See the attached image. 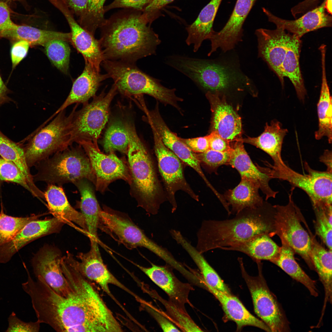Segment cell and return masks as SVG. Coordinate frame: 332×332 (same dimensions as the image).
I'll list each match as a JSON object with an SVG mask.
<instances>
[{
    "label": "cell",
    "mask_w": 332,
    "mask_h": 332,
    "mask_svg": "<svg viewBox=\"0 0 332 332\" xmlns=\"http://www.w3.org/2000/svg\"><path fill=\"white\" fill-rule=\"evenodd\" d=\"M170 65L208 91L219 92L239 84L251 85L250 79L239 69L215 60L174 55Z\"/></svg>",
    "instance_id": "5b68a950"
},
{
    "label": "cell",
    "mask_w": 332,
    "mask_h": 332,
    "mask_svg": "<svg viewBox=\"0 0 332 332\" xmlns=\"http://www.w3.org/2000/svg\"><path fill=\"white\" fill-rule=\"evenodd\" d=\"M282 246L278 256L272 263L275 264L292 278L304 285L311 295H318L315 281L312 280L301 268L294 257V252L286 240L279 237Z\"/></svg>",
    "instance_id": "74e56055"
},
{
    "label": "cell",
    "mask_w": 332,
    "mask_h": 332,
    "mask_svg": "<svg viewBox=\"0 0 332 332\" xmlns=\"http://www.w3.org/2000/svg\"><path fill=\"white\" fill-rule=\"evenodd\" d=\"M267 234H259L239 244L220 249L242 252L255 261L266 260L272 262L279 255L280 247Z\"/></svg>",
    "instance_id": "e575fe53"
},
{
    "label": "cell",
    "mask_w": 332,
    "mask_h": 332,
    "mask_svg": "<svg viewBox=\"0 0 332 332\" xmlns=\"http://www.w3.org/2000/svg\"><path fill=\"white\" fill-rule=\"evenodd\" d=\"M0 1H3V2H5V0H0Z\"/></svg>",
    "instance_id": "e7e4bbea"
},
{
    "label": "cell",
    "mask_w": 332,
    "mask_h": 332,
    "mask_svg": "<svg viewBox=\"0 0 332 332\" xmlns=\"http://www.w3.org/2000/svg\"><path fill=\"white\" fill-rule=\"evenodd\" d=\"M101 65L109 78L112 79L117 91L127 96L144 94L152 96L160 101L176 107L180 98L175 89L163 86L157 79L141 70L135 63L105 60Z\"/></svg>",
    "instance_id": "52a82bcc"
},
{
    "label": "cell",
    "mask_w": 332,
    "mask_h": 332,
    "mask_svg": "<svg viewBox=\"0 0 332 332\" xmlns=\"http://www.w3.org/2000/svg\"><path fill=\"white\" fill-rule=\"evenodd\" d=\"M255 33L257 38L259 57L263 59L276 74L283 86L284 78L281 65L292 34L277 27L273 30L259 29Z\"/></svg>",
    "instance_id": "e0dca14e"
},
{
    "label": "cell",
    "mask_w": 332,
    "mask_h": 332,
    "mask_svg": "<svg viewBox=\"0 0 332 332\" xmlns=\"http://www.w3.org/2000/svg\"><path fill=\"white\" fill-rule=\"evenodd\" d=\"M153 298L160 302L165 308L163 313L167 318L181 331L201 332L203 331L195 323L188 313H185L169 300L162 298L154 290H146Z\"/></svg>",
    "instance_id": "ab89813d"
},
{
    "label": "cell",
    "mask_w": 332,
    "mask_h": 332,
    "mask_svg": "<svg viewBox=\"0 0 332 332\" xmlns=\"http://www.w3.org/2000/svg\"><path fill=\"white\" fill-rule=\"evenodd\" d=\"M151 128L159 170L169 196L168 200L172 205V212L173 213L177 207L175 199L177 191H184L197 201H199V197L186 181L180 159L164 144L154 128L152 126Z\"/></svg>",
    "instance_id": "5bb4252c"
},
{
    "label": "cell",
    "mask_w": 332,
    "mask_h": 332,
    "mask_svg": "<svg viewBox=\"0 0 332 332\" xmlns=\"http://www.w3.org/2000/svg\"><path fill=\"white\" fill-rule=\"evenodd\" d=\"M153 0H114L110 4L104 6L105 12L118 8H130L143 12Z\"/></svg>",
    "instance_id": "f907efd6"
},
{
    "label": "cell",
    "mask_w": 332,
    "mask_h": 332,
    "mask_svg": "<svg viewBox=\"0 0 332 332\" xmlns=\"http://www.w3.org/2000/svg\"><path fill=\"white\" fill-rule=\"evenodd\" d=\"M71 146L37 164V172L33 176L34 182L61 186L85 179L95 185V176L83 148L79 144Z\"/></svg>",
    "instance_id": "8992f818"
},
{
    "label": "cell",
    "mask_w": 332,
    "mask_h": 332,
    "mask_svg": "<svg viewBox=\"0 0 332 332\" xmlns=\"http://www.w3.org/2000/svg\"><path fill=\"white\" fill-rule=\"evenodd\" d=\"M311 241V259L322 283L325 297L322 311H325L327 302H332V250L326 249L310 234Z\"/></svg>",
    "instance_id": "836d02e7"
},
{
    "label": "cell",
    "mask_w": 332,
    "mask_h": 332,
    "mask_svg": "<svg viewBox=\"0 0 332 332\" xmlns=\"http://www.w3.org/2000/svg\"><path fill=\"white\" fill-rule=\"evenodd\" d=\"M117 91L113 84L108 93L103 91L90 103L84 104L79 110H75L71 127L73 143L82 140H90L98 146L97 140L108 120L109 106Z\"/></svg>",
    "instance_id": "9c48e42d"
},
{
    "label": "cell",
    "mask_w": 332,
    "mask_h": 332,
    "mask_svg": "<svg viewBox=\"0 0 332 332\" xmlns=\"http://www.w3.org/2000/svg\"><path fill=\"white\" fill-rule=\"evenodd\" d=\"M7 91L8 89L0 76V103L5 100Z\"/></svg>",
    "instance_id": "94428289"
},
{
    "label": "cell",
    "mask_w": 332,
    "mask_h": 332,
    "mask_svg": "<svg viewBox=\"0 0 332 332\" xmlns=\"http://www.w3.org/2000/svg\"><path fill=\"white\" fill-rule=\"evenodd\" d=\"M108 78L109 77L107 74H101L89 64L85 63L83 72L73 83L67 97L49 118L51 119L71 105L87 103L91 97L94 96L101 82Z\"/></svg>",
    "instance_id": "d4e9b609"
},
{
    "label": "cell",
    "mask_w": 332,
    "mask_h": 332,
    "mask_svg": "<svg viewBox=\"0 0 332 332\" xmlns=\"http://www.w3.org/2000/svg\"><path fill=\"white\" fill-rule=\"evenodd\" d=\"M7 320L8 326L5 332H37L40 330L41 323L39 321L24 322L19 318L14 311L9 315Z\"/></svg>",
    "instance_id": "c3c4849f"
},
{
    "label": "cell",
    "mask_w": 332,
    "mask_h": 332,
    "mask_svg": "<svg viewBox=\"0 0 332 332\" xmlns=\"http://www.w3.org/2000/svg\"><path fill=\"white\" fill-rule=\"evenodd\" d=\"M3 209L2 207L0 212V246L11 240L28 223L40 217H13L5 214Z\"/></svg>",
    "instance_id": "ee69618b"
},
{
    "label": "cell",
    "mask_w": 332,
    "mask_h": 332,
    "mask_svg": "<svg viewBox=\"0 0 332 332\" xmlns=\"http://www.w3.org/2000/svg\"><path fill=\"white\" fill-rule=\"evenodd\" d=\"M51 4L65 17L71 29V42L83 57L85 63L100 72L105 60L99 40L83 28L75 20L74 14L62 0H52Z\"/></svg>",
    "instance_id": "2e32d148"
},
{
    "label": "cell",
    "mask_w": 332,
    "mask_h": 332,
    "mask_svg": "<svg viewBox=\"0 0 332 332\" xmlns=\"http://www.w3.org/2000/svg\"><path fill=\"white\" fill-rule=\"evenodd\" d=\"M142 12L124 10L113 15L100 28L105 60L135 63L155 54L161 41Z\"/></svg>",
    "instance_id": "7a4b0ae2"
},
{
    "label": "cell",
    "mask_w": 332,
    "mask_h": 332,
    "mask_svg": "<svg viewBox=\"0 0 332 332\" xmlns=\"http://www.w3.org/2000/svg\"><path fill=\"white\" fill-rule=\"evenodd\" d=\"M73 13L79 18L84 14L88 0H62Z\"/></svg>",
    "instance_id": "9f6ffc18"
},
{
    "label": "cell",
    "mask_w": 332,
    "mask_h": 332,
    "mask_svg": "<svg viewBox=\"0 0 332 332\" xmlns=\"http://www.w3.org/2000/svg\"><path fill=\"white\" fill-rule=\"evenodd\" d=\"M222 0H211L201 10L196 20L186 27L188 36L186 40L189 45H193L197 51L203 41L209 39L215 32L213 29L214 20Z\"/></svg>",
    "instance_id": "83f0119b"
},
{
    "label": "cell",
    "mask_w": 332,
    "mask_h": 332,
    "mask_svg": "<svg viewBox=\"0 0 332 332\" xmlns=\"http://www.w3.org/2000/svg\"><path fill=\"white\" fill-rule=\"evenodd\" d=\"M0 155L4 159L12 162L19 168L28 182L39 194L42 191L35 185L26 158L25 150L15 143L0 135Z\"/></svg>",
    "instance_id": "f35d334b"
},
{
    "label": "cell",
    "mask_w": 332,
    "mask_h": 332,
    "mask_svg": "<svg viewBox=\"0 0 332 332\" xmlns=\"http://www.w3.org/2000/svg\"><path fill=\"white\" fill-rule=\"evenodd\" d=\"M0 180L16 183L29 191L34 197L41 196L31 186L18 167L13 163L0 157Z\"/></svg>",
    "instance_id": "f6af8a7d"
},
{
    "label": "cell",
    "mask_w": 332,
    "mask_h": 332,
    "mask_svg": "<svg viewBox=\"0 0 332 332\" xmlns=\"http://www.w3.org/2000/svg\"><path fill=\"white\" fill-rule=\"evenodd\" d=\"M257 0H237L232 13L222 29L215 32L209 39L211 49L210 56L220 48L224 52L233 49L242 41L243 26Z\"/></svg>",
    "instance_id": "d6986e66"
},
{
    "label": "cell",
    "mask_w": 332,
    "mask_h": 332,
    "mask_svg": "<svg viewBox=\"0 0 332 332\" xmlns=\"http://www.w3.org/2000/svg\"><path fill=\"white\" fill-rule=\"evenodd\" d=\"M325 8L327 12L332 14V0H325Z\"/></svg>",
    "instance_id": "6125c7cd"
},
{
    "label": "cell",
    "mask_w": 332,
    "mask_h": 332,
    "mask_svg": "<svg viewBox=\"0 0 332 332\" xmlns=\"http://www.w3.org/2000/svg\"><path fill=\"white\" fill-rule=\"evenodd\" d=\"M269 166L272 179L287 181L292 187L303 190L310 198L313 206L332 204V173L314 170L306 162L304 167L308 174H305L293 170L284 162Z\"/></svg>",
    "instance_id": "7c38bea8"
},
{
    "label": "cell",
    "mask_w": 332,
    "mask_h": 332,
    "mask_svg": "<svg viewBox=\"0 0 332 332\" xmlns=\"http://www.w3.org/2000/svg\"><path fill=\"white\" fill-rule=\"evenodd\" d=\"M76 143L82 147L89 158L96 177L97 191L104 192L111 183L118 179L131 184L128 164L125 157H118L114 151L105 154L90 140H82Z\"/></svg>",
    "instance_id": "4fadbf2b"
},
{
    "label": "cell",
    "mask_w": 332,
    "mask_h": 332,
    "mask_svg": "<svg viewBox=\"0 0 332 332\" xmlns=\"http://www.w3.org/2000/svg\"><path fill=\"white\" fill-rule=\"evenodd\" d=\"M67 42L53 39L45 45V53L52 64L64 74L68 71L70 49Z\"/></svg>",
    "instance_id": "7bdbcfd3"
},
{
    "label": "cell",
    "mask_w": 332,
    "mask_h": 332,
    "mask_svg": "<svg viewBox=\"0 0 332 332\" xmlns=\"http://www.w3.org/2000/svg\"><path fill=\"white\" fill-rule=\"evenodd\" d=\"M5 1L7 3L12 1H18L21 3L25 6H26V7L27 6L26 0H5Z\"/></svg>",
    "instance_id": "be15d7a7"
},
{
    "label": "cell",
    "mask_w": 332,
    "mask_h": 332,
    "mask_svg": "<svg viewBox=\"0 0 332 332\" xmlns=\"http://www.w3.org/2000/svg\"><path fill=\"white\" fill-rule=\"evenodd\" d=\"M63 273L72 286L66 296L55 292L42 277L27 279L22 287L30 297L40 322L57 332L114 331L118 322L91 283L69 265H61Z\"/></svg>",
    "instance_id": "6da1fadb"
},
{
    "label": "cell",
    "mask_w": 332,
    "mask_h": 332,
    "mask_svg": "<svg viewBox=\"0 0 332 332\" xmlns=\"http://www.w3.org/2000/svg\"><path fill=\"white\" fill-rule=\"evenodd\" d=\"M320 161L323 163L326 166V171L332 173V152L328 149L324 151L323 154L319 158Z\"/></svg>",
    "instance_id": "91938a15"
},
{
    "label": "cell",
    "mask_w": 332,
    "mask_h": 332,
    "mask_svg": "<svg viewBox=\"0 0 332 332\" xmlns=\"http://www.w3.org/2000/svg\"><path fill=\"white\" fill-rule=\"evenodd\" d=\"M129 141L125 124L116 121L111 124L105 132L103 143L104 148L108 153L117 150L127 155Z\"/></svg>",
    "instance_id": "60d3db41"
},
{
    "label": "cell",
    "mask_w": 332,
    "mask_h": 332,
    "mask_svg": "<svg viewBox=\"0 0 332 332\" xmlns=\"http://www.w3.org/2000/svg\"><path fill=\"white\" fill-rule=\"evenodd\" d=\"M170 235L177 243L181 246L190 256L199 269L200 273L206 283L223 293L232 294L228 288L209 264L203 254L200 253L180 231L174 229L171 231Z\"/></svg>",
    "instance_id": "4dcf8cb0"
},
{
    "label": "cell",
    "mask_w": 332,
    "mask_h": 332,
    "mask_svg": "<svg viewBox=\"0 0 332 332\" xmlns=\"http://www.w3.org/2000/svg\"><path fill=\"white\" fill-rule=\"evenodd\" d=\"M174 0H153L142 12L146 13H150L158 11L160 9Z\"/></svg>",
    "instance_id": "680465c9"
},
{
    "label": "cell",
    "mask_w": 332,
    "mask_h": 332,
    "mask_svg": "<svg viewBox=\"0 0 332 332\" xmlns=\"http://www.w3.org/2000/svg\"><path fill=\"white\" fill-rule=\"evenodd\" d=\"M196 155L200 163H202L211 172L215 173L220 166L228 164L231 157L230 151L222 152L211 149Z\"/></svg>",
    "instance_id": "7dc6e473"
},
{
    "label": "cell",
    "mask_w": 332,
    "mask_h": 332,
    "mask_svg": "<svg viewBox=\"0 0 332 332\" xmlns=\"http://www.w3.org/2000/svg\"><path fill=\"white\" fill-rule=\"evenodd\" d=\"M210 149L222 152H230L231 149L230 142L223 138L216 132L211 131L208 135Z\"/></svg>",
    "instance_id": "11a10c76"
},
{
    "label": "cell",
    "mask_w": 332,
    "mask_h": 332,
    "mask_svg": "<svg viewBox=\"0 0 332 332\" xmlns=\"http://www.w3.org/2000/svg\"><path fill=\"white\" fill-rule=\"evenodd\" d=\"M294 189L293 187L291 188L289 202L287 205H274L275 235L283 237L294 252L304 260L310 268L315 271L310 256V237L301 223L303 219L299 208L293 201L292 196Z\"/></svg>",
    "instance_id": "8fae6325"
},
{
    "label": "cell",
    "mask_w": 332,
    "mask_h": 332,
    "mask_svg": "<svg viewBox=\"0 0 332 332\" xmlns=\"http://www.w3.org/2000/svg\"><path fill=\"white\" fill-rule=\"evenodd\" d=\"M30 46L29 43L25 41L19 40L15 42L11 49L13 70L26 56Z\"/></svg>",
    "instance_id": "816d5d0a"
},
{
    "label": "cell",
    "mask_w": 332,
    "mask_h": 332,
    "mask_svg": "<svg viewBox=\"0 0 332 332\" xmlns=\"http://www.w3.org/2000/svg\"><path fill=\"white\" fill-rule=\"evenodd\" d=\"M150 267L137 266L156 285L161 289L168 295L169 300L180 310L188 313L185 305L191 307L193 306L190 301V293L194 290L193 285L190 283L182 282L176 276L173 268L166 264L159 266L152 263Z\"/></svg>",
    "instance_id": "ac0fdd59"
},
{
    "label": "cell",
    "mask_w": 332,
    "mask_h": 332,
    "mask_svg": "<svg viewBox=\"0 0 332 332\" xmlns=\"http://www.w3.org/2000/svg\"><path fill=\"white\" fill-rule=\"evenodd\" d=\"M16 25L11 20L10 10L7 3L0 1V39L4 32L11 29Z\"/></svg>",
    "instance_id": "db71d44e"
},
{
    "label": "cell",
    "mask_w": 332,
    "mask_h": 332,
    "mask_svg": "<svg viewBox=\"0 0 332 332\" xmlns=\"http://www.w3.org/2000/svg\"><path fill=\"white\" fill-rule=\"evenodd\" d=\"M319 0H304L292 7L291 12L295 18L297 15L303 13L313 9L318 3Z\"/></svg>",
    "instance_id": "6f0895ef"
},
{
    "label": "cell",
    "mask_w": 332,
    "mask_h": 332,
    "mask_svg": "<svg viewBox=\"0 0 332 332\" xmlns=\"http://www.w3.org/2000/svg\"><path fill=\"white\" fill-rule=\"evenodd\" d=\"M180 139L195 153H203L210 149L208 136L192 138Z\"/></svg>",
    "instance_id": "f5cc1de1"
},
{
    "label": "cell",
    "mask_w": 332,
    "mask_h": 332,
    "mask_svg": "<svg viewBox=\"0 0 332 332\" xmlns=\"http://www.w3.org/2000/svg\"><path fill=\"white\" fill-rule=\"evenodd\" d=\"M91 247L86 253H81L76 259L69 253L63 257L64 260L78 271L89 282L93 281L98 284L103 290L113 299L114 298L109 288L113 284L132 294L136 298L138 296L120 282L109 271L102 260L98 245V242L90 239Z\"/></svg>",
    "instance_id": "9a60e30c"
},
{
    "label": "cell",
    "mask_w": 332,
    "mask_h": 332,
    "mask_svg": "<svg viewBox=\"0 0 332 332\" xmlns=\"http://www.w3.org/2000/svg\"><path fill=\"white\" fill-rule=\"evenodd\" d=\"M332 204H322L313 207L316 217L315 228L317 234L329 250H332V229L326 214L327 207Z\"/></svg>",
    "instance_id": "bcb514c9"
},
{
    "label": "cell",
    "mask_w": 332,
    "mask_h": 332,
    "mask_svg": "<svg viewBox=\"0 0 332 332\" xmlns=\"http://www.w3.org/2000/svg\"><path fill=\"white\" fill-rule=\"evenodd\" d=\"M89 180L83 179L75 182L81 195L80 208L85 220L87 235L90 239L98 242L97 230L101 208L97 201L94 190Z\"/></svg>",
    "instance_id": "f546056e"
},
{
    "label": "cell",
    "mask_w": 332,
    "mask_h": 332,
    "mask_svg": "<svg viewBox=\"0 0 332 332\" xmlns=\"http://www.w3.org/2000/svg\"><path fill=\"white\" fill-rule=\"evenodd\" d=\"M302 41L292 34L281 65L283 77L288 78L293 84L299 100L303 102L307 94L299 64Z\"/></svg>",
    "instance_id": "1f68e13d"
},
{
    "label": "cell",
    "mask_w": 332,
    "mask_h": 332,
    "mask_svg": "<svg viewBox=\"0 0 332 332\" xmlns=\"http://www.w3.org/2000/svg\"><path fill=\"white\" fill-rule=\"evenodd\" d=\"M44 193L49 209L55 217L63 222L74 223L82 227L87 234L83 215L71 205L61 186L49 184Z\"/></svg>",
    "instance_id": "f1b7e54d"
},
{
    "label": "cell",
    "mask_w": 332,
    "mask_h": 332,
    "mask_svg": "<svg viewBox=\"0 0 332 332\" xmlns=\"http://www.w3.org/2000/svg\"><path fill=\"white\" fill-rule=\"evenodd\" d=\"M203 282L205 289L212 294L219 302L227 318L236 323L237 330H241L245 326H250L271 332L268 326L263 321L251 314L236 297L217 290L206 283L203 279Z\"/></svg>",
    "instance_id": "484cf974"
},
{
    "label": "cell",
    "mask_w": 332,
    "mask_h": 332,
    "mask_svg": "<svg viewBox=\"0 0 332 332\" xmlns=\"http://www.w3.org/2000/svg\"><path fill=\"white\" fill-rule=\"evenodd\" d=\"M208 91L206 96L212 112L211 131L216 132L230 142L240 138L242 125L241 117L218 91Z\"/></svg>",
    "instance_id": "ffe728a7"
},
{
    "label": "cell",
    "mask_w": 332,
    "mask_h": 332,
    "mask_svg": "<svg viewBox=\"0 0 332 332\" xmlns=\"http://www.w3.org/2000/svg\"><path fill=\"white\" fill-rule=\"evenodd\" d=\"M288 132L282 128L280 122L276 120L272 121L270 124H266L264 130L259 136L248 137L241 140L243 143L254 145L267 153L272 159L274 164L283 162L281 151L283 140Z\"/></svg>",
    "instance_id": "4316f807"
},
{
    "label": "cell",
    "mask_w": 332,
    "mask_h": 332,
    "mask_svg": "<svg viewBox=\"0 0 332 332\" xmlns=\"http://www.w3.org/2000/svg\"><path fill=\"white\" fill-rule=\"evenodd\" d=\"M77 105L68 116L65 110L60 112L48 124L37 131L24 149L29 168L72 145L71 124Z\"/></svg>",
    "instance_id": "ba28073f"
},
{
    "label": "cell",
    "mask_w": 332,
    "mask_h": 332,
    "mask_svg": "<svg viewBox=\"0 0 332 332\" xmlns=\"http://www.w3.org/2000/svg\"><path fill=\"white\" fill-rule=\"evenodd\" d=\"M125 125L129 139L127 155L132 179L131 192L138 206L155 215L163 200L160 197V188L153 163L134 127L128 123Z\"/></svg>",
    "instance_id": "277c9868"
},
{
    "label": "cell",
    "mask_w": 332,
    "mask_h": 332,
    "mask_svg": "<svg viewBox=\"0 0 332 332\" xmlns=\"http://www.w3.org/2000/svg\"><path fill=\"white\" fill-rule=\"evenodd\" d=\"M63 222L55 217L29 222L11 240L0 246V263L9 262L16 252L30 242L57 231Z\"/></svg>",
    "instance_id": "603a6c76"
},
{
    "label": "cell",
    "mask_w": 332,
    "mask_h": 332,
    "mask_svg": "<svg viewBox=\"0 0 332 332\" xmlns=\"http://www.w3.org/2000/svg\"><path fill=\"white\" fill-rule=\"evenodd\" d=\"M238 261L242 275L250 292L256 314L268 326L271 332L290 331L285 315L263 275L260 261H256L259 268V275L253 277L246 271L242 258L239 257Z\"/></svg>",
    "instance_id": "30bf717a"
},
{
    "label": "cell",
    "mask_w": 332,
    "mask_h": 332,
    "mask_svg": "<svg viewBox=\"0 0 332 332\" xmlns=\"http://www.w3.org/2000/svg\"><path fill=\"white\" fill-rule=\"evenodd\" d=\"M2 38L14 42L24 40L30 46H43L48 42L53 39H61L71 42L70 33H63L38 29L26 25H16L10 30L4 32Z\"/></svg>",
    "instance_id": "8d00e7d4"
},
{
    "label": "cell",
    "mask_w": 332,
    "mask_h": 332,
    "mask_svg": "<svg viewBox=\"0 0 332 332\" xmlns=\"http://www.w3.org/2000/svg\"><path fill=\"white\" fill-rule=\"evenodd\" d=\"M241 178L239 184L227 191L223 195L229 207H231V214H236L246 208L260 205L264 202L259 195V186L245 178Z\"/></svg>",
    "instance_id": "d6a6232c"
},
{
    "label": "cell",
    "mask_w": 332,
    "mask_h": 332,
    "mask_svg": "<svg viewBox=\"0 0 332 332\" xmlns=\"http://www.w3.org/2000/svg\"><path fill=\"white\" fill-rule=\"evenodd\" d=\"M240 138L231 144V157L228 165L235 168L241 177H244L256 184L266 196L267 200L275 198L278 192L272 190L269 185L272 179L270 168L256 166L246 152Z\"/></svg>",
    "instance_id": "44dd1931"
},
{
    "label": "cell",
    "mask_w": 332,
    "mask_h": 332,
    "mask_svg": "<svg viewBox=\"0 0 332 332\" xmlns=\"http://www.w3.org/2000/svg\"><path fill=\"white\" fill-rule=\"evenodd\" d=\"M106 0H88L87 8L77 22L85 30L94 35L106 19L104 17V4Z\"/></svg>",
    "instance_id": "b9f144b4"
},
{
    "label": "cell",
    "mask_w": 332,
    "mask_h": 332,
    "mask_svg": "<svg viewBox=\"0 0 332 332\" xmlns=\"http://www.w3.org/2000/svg\"><path fill=\"white\" fill-rule=\"evenodd\" d=\"M61 258L57 251L46 249L33 258L32 264L36 278L41 277L55 292L65 297L73 289L62 271Z\"/></svg>",
    "instance_id": "7402d4cb"
},
{
    "label": "cell",
    "mask_w": 332,
    "mask_h": 332,
    "mask_svg": "<svg viewBox=\"0 0 332 332\" xmlns=\"http://www.w3.org/2000/svg\"><path fill=\"white\" fill-rule=\"evenodd\" d=\"M325 0L320 6L306 13L295 20H289L277 17L264 7L262 10L268 21L274 23L277 28L283 29L300 38L309 32L326 27L332 24L331 16L325 11Z\"/></svg>",
    "instance_id": "cb8c5ba5"
},
{
    "label": "cell",
    "mask_w": 332,
    "mask_h": 332,
    "mask_svg": "<svg viewBox=\"0 0 332 332\" xmlns=\"http://www.w3.org/2000/svg\"><path fill=\"white\" fill-rule=\"evenodd\" d=\"M326 55H321L322 79L319 98L317 104V111L318 120V130L314 133L317 140L324 136L328 138L330 144L332 141V103L326 77Z\"/></svg>",
    "instance_id": "d590c367"
},
{
    "label": "cell",
    "mask_w": 332,
    "mask_h": 332,
    "mask_svg": "<svg viewBox=\"0 0 332 332\" xmlns=\"http://www.w3.org/2000/svg\"><path fill=\"white\" fill-rule=\"evenodd\" d=\"M143 304L146 310L156 320L163 331H181L162 312L160 311L145 302Z\"/></svg>",
    "instance_id": "681fc988"
},
{
    "label": "cell",
    "mask_w": 332,
    "mask_h": 332,
    "mask_svg": "<svg viewBox=\"0 0 332 332\" xmlns=\"http://www.w3.org/2000/svg\"><path fill=\"white\" fill-rule=\"evenodd\" d=\"M275 208L264 201L261 205L244 209L233 218L204 220L197 233L196 248L200 253L235 245L257 235H275Z\"/></svg>",
    "instance_id": "3957f363"
}]
</instances>
